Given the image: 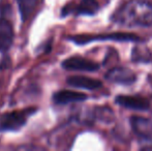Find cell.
Masks as SVG:
<instances>
[{
  "mask_svg": "<svg viewBox=\"0 0 152 151\" xmlns=\"http://www.w3.org/2000/svg\"><path fill=\"white\" fill-rule=\"evenodd\" d=\"M116 21L127 26H150L152 24V5L143 0H132L117 12Z\"/></svg>",
  "mask_w": 152,
  "mask_h": 151,
  "instance_id": "1",
  "label": "cell"
},
{
  "mask_svg": "<svg viewBox=\"0 0 152 151\" xmlns=\"http://www.w3.org/2000/svg\"><path fill=\"white\" fill-rule=\"evenodd\" d=\"M36 112L35 108L14 111L0 116V131H15L24 126L27 119Z\"/></svg>",
  "mask_w": 152,
  "mask_h": 151,
  "instance_id": "2",
  "label": "cell"
},
{
  "mask_svg": "<svg viewBox=\"0 0 152 151\" xmlns=\"http://www.w3.org/2000/svg\"><path fill=\"white\" fill-rule=\"evenodd\" d=\"M68 39L74 42L76 44H87L95 40H116V42H138L140 37L132 33L126 32H113L109 34H98V35H89V34H78L69 36Z\"/></svg>",
  "mask_w": 152,
  "mask_h": 151,
  "instance_id": "3",
  "label": "cell"
},
{
  "mask_svg": "<svg viewBox=\"0 0 152 151\" xmlns=\"http://www.w3.org/2000/svg\"><path fill=\"white\" fill-rule=\"evenodd\" d=\"M62 67L67 71H98L99 64L94 61L88 60L80 56H72L66 58L62 62Z\"/></svg>",
  "mask_w": 152,
  "mask_h": 151,
  "instance_id": "4",
  "label": "cell"
},
{
  "mask_svg": "<svg viewBox=\"0 0 152 151\" xmlns=\"http://www.w3.org/2000/svg\"><path fill=\"white\" fill-rule=\"evenodd\" d=\"M106 79L116 84L132 85L137 81V76L132 69L125 67H115L108 71Z\"/></svg>",
  "mask_w": 152,
  "mask_h": 151,
  "instance_id": "5",
  "label": "cell"
},
{
  "mask_svg": "<svg viewBox=\"0 0 152 151\" xmlns=\"http://www.w3.org/2000/svg\"><path fill=\"white\" fill-rule=\"evenodd\" d=\"M116 104L126 108V109L136 110V111H147L150 108L148 99L142 96H132V95H118L115 98Z\"/></svg>",
  "mask_w": 152,
  "mask_h": 151,
  "instance_id": "6",
  "label": "cell"
},
{
  "mask_svg": "<svg viewBox=\"0 0 152 151\" xmlns=\"http://www.w3.org/2000/svg\"><path fill=\"white\" fill-rule=\"evenodd\" d=\"M14 40V28L7 18H0V52H5L10 48Z\"/></svg>",
  "mask_w": 152,
  "mask_h": 151,
  "instance_id": "7",
  "label": "cell"
},
{
  "mask_svg": "<svg viewBox=\"0 0 152 151\" xmlns=\"http://www.w3.org/2000/svg\"><path fill=\"white\" fill-rule=\"evenodd\" d=\"M88 98L85 93L76 92L72 90H60L57 91L53 95V101L57 105H66L69 103H78L84 101Z\"/></svg>",
  "mask_w": 152,
  "mask_h": 151,
  "instance_id": "8",
  "label": "cell"
},
{
  "mask_svg": "<svg viewBox=\"0 0 152 151\" xmlns=\"http://www.w3.org/2000/svg\"><path fill=\"white\" fill-rule=\"evenodd\" d=\"M67 84L72 87L87 89V90H95L102 87V82L97 79H92L83 76H72L67 79Z\"/></svg>",
  "mask_w": 152,
  "mask_h": 151,
  "instance_id": "9",
  "label": "cell"
},
{
  "mask_svg": "<svg viewBox=\"0 0 152 151\" xmlns=\"http://www.w3.org/2000/svg\"><path fill=\"white\" fill-rule=\"evenodd\" d=\"M130 124L134 131L142 138H150L152 136V122L147 118L134 116L130 119Z\"/></svg>",
  "mask_w": 152,
  "mask_h": 151,
  "instance_id": "10",
  "label": "cell"
},
{
  "mask_svg": "<svg viewBox=\"0 0 152 151\" xmlns=\"http://www.w3.org/2000/svg\"><path fill=\"white\" fill-rule=\"evenodd\" d=\"M37 1L38 0H17L23 22L29 19V17H30V15L34 10L36 4H37Z\"/></svg>",
  "mask_w": 152,
  "mask_h": 151,
  "instance_id": "11",
  "label": "cell"
},
{
  "mask_svg": "<svg viewBox=\"0 0 152 151\" xmlns=\"http://www.w3.org/2000/svg\"><path fill=\"white\" fill-rule=\"evenodd\" d=\"M99 8L96 0H81L80 4L76 7L78 15H94Z\"/></svg>",
  "mask_w": 152,
  "mask_h": 151,
  "instance_id": "12",
  "label": "cell"
}]
</instances>
